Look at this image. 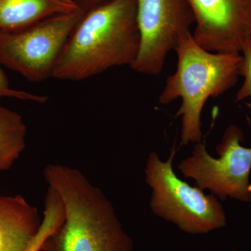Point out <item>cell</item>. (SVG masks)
Masks as SVG:
<instances>
[{"label": "cell", "instance_id": "ba28073f", "mask_svg": "<svg viewBox=\"0 0 251 251\" xmlns=\"http://www.w3.org/2000/svg\"><path fill=\"white\" fill-rule=\"evenodd\" d=\"M196 27L193 36L203 49L241 53L251 36V0H188Z\"/></svg>", "mask_w": 251, "mask_h": 251}, {"label": "cell", "instance_id": "277c9868", "mask_svg": "<svg viewBox=\"0 0 251 251\" xmlns=\"http://www.w3.org/2000/svg\"><path fill=\"white\" fill-rule=\"evenodd\" d=\"M176 151L173 146L166 161L150 153L145 166V181L151 189L150 207L154 215L193 235L226 227L224 206L213 194L180 179L173 170Z\"/></svg>", "mask_w": 251, "mask_h": 251}, {"label": "cell", "instance_id": "52a82bcc", "mask_svg": "<svg viewBox=\"0 0 251 251\" xmlns=\"http://www.w3.org/2000/svg\"><path fill=\"white\" fill-rule=\"evenodd\" d=\"M140 43L131 68L135 72L157 75L180 36L196 23L188 0H136Z\"/></svg>", "mask_w": 251, "mask_h": 251}, {"label": "cell", "instance_id": "7c38bea8", "mask_svg": "<svg viewBox=\"0 0 251 251\" xmlns=\"http://www.w3.org/2000/svg\"><path fill=\"white\" fill-rule=\"evenodd\" d=\"M44 217L26 251H41L46 240L55 233L64 221V204L55 190L48 186L44 201Z\"/></svg>", "mask_w": 251, "mask_h": 251}, {"label": "cell", "instance_id": "8fae6325", "mask_svg": "<svg viewBox=\"0 0 251 251\" xmlns=\"http://www.w3.org/2000/svg\"><path fill=\"white\" fill-rule=\"evenodd\" d=\"M27 126L18 112L0 105V174L9 171L26 148Z\"/></svg>", "mask_w": 251, "mask_h": 251}, {"label": "cell", "instance_id": "7a4b0ae2", "mask_svg": "<svg viewBox=\"0 0 251 251\" xmlns=\"http://www.w3.org/2000/svg\"><path fill=\"white\" fill-rule=\"evenodd\" d=\"M44 176L60 196L65 216L41 251H133V240L112 202L82 172L50 163Z\"/></svg>", "mask_w": 251, "mask_h": 251}, {"label": "cell", "instance_id": "6da1fadb", "mask_svg": "<svg viewBox=\"0 0 251 251\" xmlns=\"http://www.w3.org/2000/svg\"><path fill=\"white\" fill-rule=\"evenodd\" d=\"M140 43L136 0H109L82 14L63 46L52 77L80 81L112 68L130 67Z\"/></svg>", "mask_w": 251, "mask_h": 251}, {"label": "cell", "instance_id": "5bb4252c", "mask_svg": "<svg viewBox=\"0 0 251 251\" xmlns=\"http://www.w3.org/2000/svg\"><path fill=\"white\" fill-rule=\"evenodd\" d=\"M14 98L23 100H31L38 103H44L47 101L48 97L45 96L36 95L25 91L16 90L11 88L9 80L0 64V99Z\"/></svg>", "mask_w": 251, "mask_h": 251}, {"label": "cell", "instance_id": "9c48e42d", "mask_svg": "<svg viewBox=\"0 0 251 251\" xmlns=\"http://www.w3.org/2000/svg\"><path fill=\"white\" fill-rule=\"evenodd\" d=\"M41 221L37 208L21 195H0V251H26Z\"/></svg>", "mask_w": 251, "mask_h": 251}, {"label": "cell", "instance_id": "5b68a950", "mask_svg": "<svg viewBox=\"0 0 251 251\" xmlns=\"http://www.w3.org/2000/svg\"><path fill=\"white\" fill-rule=\"evenodd\" d=\"M244 141L242 130L229 125L216 145L218 158L209 154L201 142L195 144L191 156L181 161L178 170L184 177L194 180L198 187L209 190L221 201L232 198L251 203V147L243 146Z\"/></svg>", "mask_w": 251, "mask_h": 251}, {"label": "cell", "instance_id": "8992f818", "mask_svg": "<svg viewBox=\"0 0 251 251\" xmlns=\"http://www.w3.org/2000/svg\"><path fill=\"white\" fill-rule=\"evenodd\" d=\"M83 14L77 9L21 29L0 31V64L29 82L52 77L63 46Z\"/></svg>", "mask_w": 251, "mask_h": 251}, {"label": "cell", "instance_id": "9a60e30c", "mask_svg": "<svg viewBox=\"0 0 251 251\" xmlns=\"http://www.w3.org/2000/svg\"><path fill=\"white\" fill-rule=\"evenodd\" d=\"M73 1L81 11L86 12L98 5L106 2L109 0H73Z\"/></svg>", "mask_w": 251, "mask_h": 251}, {"label": "cell", "instance_id": "3957f363", "mask_svg": "<svg viewBox=\"0 0 251 251\" xmlns=\"http://www.w3.org/2000/svg\"><path fill=\"white\" fill-rule=\"evenodd\" d=\"M176 71L167 78L158 102L167 105L177 99L181 106L180 145L201 143V115L209 98H217L237 84L242 57L241 53L214 52L199 45L191 31L180 36L175 48Z\"/></svg>", "mask_w": 251, "mask_h": 251}, {"label": "cell", "instance_id": "30bf717a", "mask_svg": "<svg viewBox=\"0 0 251 251\" xmlns=\"http://www.w3.org/2000/svg\"><path fill=\"white\" fill-rule=\"evenodd\" d=\"M77 9L73 0H0V31L21 29Z\"/></svg>", "mask_w": 251, "mask_h": 251}, {"label": "cell", "instance_id": "4fadbf2b", "mask_svg": "<svg viewBox=\"0 0 251 251\" xmlns=\"http://www.w3.org/2000/svg\"><path fill=\"white\" fill-rule=\"evenodd\" d=\"M241 54L242 60L239 69V76L244 77V82L236 95V102L242 101L251 97V36L244 42ZM246 105L251 110V102L246 103Z\"/></svg>", "mask_w": 251, "mask_h": 251}]
</instances>
